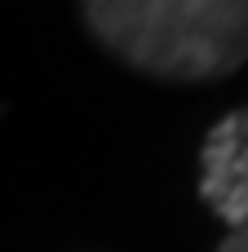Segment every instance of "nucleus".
I'll use <instances>...</instances> for the list:
<instances>
[{"label": "nucleus", "mask_w": 248, "mask_h": 252, "mask_svg": "<svg viewBox=\"0 0 248 252\" xmlns=\"http://www.w3.org/2000/svg\"><path fill=\"white\" fill-rule=\"evenodd\" d=\"M217 252H248V235H226L217 244Z\"/></svg>", "instance_id": "nucleus-3"}, {"label": "nucleus", "mask_w": 248, "mask_h": 252, "mask_svg": "<svg viewBox=\"0 0 248 252\" xmlns=\"http://www.w3.org/2000/svg\"><path fill=\"white\" fill-rule=\"evenodd\" d=\"M200 199L231 235H248V106L209 128L200 146Z\"/></svg>", "instance_id": "nucleus-2"}, {"label": "nucleus", "mask_w": 248, "mask_h": 252, "mask_svg": "<svg viewBox=\"0 0 248 252\" xmlns=\"http://www.w3.org/2000/svg\"><path fill=\"white\" fill-rule=\"evenodd\" d=\"M84 27L133 71L217 80L248 62V0H89Z\"/></svg>", "instance_id": "nucleus-1"}]
</instances>
